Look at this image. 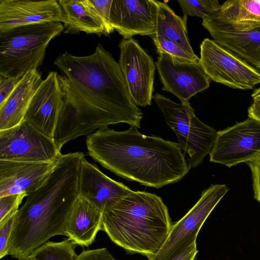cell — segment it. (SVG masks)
Returning a JSON list of instances; mask_svg holds the SVG:
<instances>
[{
    "instance_id": "obj_3",
    "label": "cell",
    "mask_w": 260,
    "mask_h": 260,
    "mask_svg": "<svg viewBox=\"0 0 260 260\" xmlns=\"http://www.w3.org/2000/svg\"><path fill=\"white\" fill-rule=\"evenodd\" d=\"M81 160L61 154L43 184L26 197L17 210L7 247V254L27 260L40 246L66 229L79 197Z\"/></svg>"
},
{
    "instance_id": "obj_20",
    "label": "cell",
    "mask_w": 260,
    "mask_h": 260,
    "mask_svg": "<svg viewBox=\"0 0 260 260\" xmlns=\"http://www.w3.org/2000/svg\"><path fill=\"white\" fill-rule=\"evenodd\" d=\"M43 80L37 70L26 73L12 92L0 105V131L21 123L30 101Z\"/></svg>"
},
{
    "instance_id": "obj_24",
    "label": "cell",
    "mask_w": 260,
    "mask_h": 260,
    "mask_svg": "<svg viewBox=\"0 0 260 260\" xmlns=\"http://www.w3.org/2000/svg\"><path fill=\"white\" fill-rule=\"evenodd\" d=\"M77 245L70 238L58 242L48 241L36 249L31 257L35 260H75Z\"/></svg>"
},
{
    "instance_id": "obj_25",
    "label": "cell",
    "mask_w": 260,
    "mask_h": 260,
    "mask_svg": "<svg viewBox=\"0 0 260 260\" xmlns=\"http://www.w3.org/2000/svg\"><path fill=\"white\" fill-rule=\"evenodd\" d=\"M184 16L203 19L218 12L221 5L217 0H177Z\"/></svg>"
},
{
    "instance_id": "obj_15",
    "label": "cell",
    "mask_w": 260,
    "mask_h": 260,
    "mask_svg": "<svg viewBox=\"0 0 260 260\" xmlns=\"http://www.w3.org/2000/svg\"><path fill=\"white\" fill-rule=\"evenodd\" d=\"M55 162L0 160V197L27 196L43 184Z\"/></svg>"
},
{
    "instance_id": "obj_27",
    "label": "cell",
    "mask_w": 260,
    "mask_h": 260,
    "mask_svg": "<svg viewBox=\"0 0 260 260\" xmlns=\"http://www.w3.org/2000/svg\"><path fill=\"white\" fill-rule=\"evenodd\" d=\"M17 211L12 212L0 221V258L7 254V247Z\"/></svg>"
},
{
    "instance_id": "obj_9",
    "label": "cell",
    "mask_w": 260,
    "mask_h": 260,
    "mask_svg": "<svg viewBox=\"0 0 260 260\" xmlns=\"http://www.w3.org/2000/svg\"><path fill=\"white\" fill-rule=\"evenodd\" d=\"M61 154L53 139L24 121L0 131V160L55 162Z\"/></svg>"
},
{
    "instance_id": "obj_13",
    "label": "cell",
    "mask_w": 260,
    "mask_h": 260,
    "mask_svg": "<svg viewBox=\"0 0 260 260\" xmlns=\"http://www.w3.org/2000/svg\"><path fill=\"white\" fill-rule=\"evenodd\" d=\"M156 10L155 0H113L110 23L124 39L151 36L156 32Z\"/></svg>"
},
{
    "instance_id": "obj_7",
    "label": "cell",
    "mask_w": 260,
    "mask_h": 260,
    "mask_svg": "<svg viewBox=\"0 0 260 260\" xmlns=\"http://www.w3.org/2000/svg\"><path fill=\"white\" fill-rule=\"evenodd\" d=\"M200 63L210 80L230 88L251 89L260 73L232 51L208 38L200 45Z\"/></svg>"
},
{
    "instance_id": "obj_10",
    "label": "cell",
    "mask_w": 260,
    "mask_h": 260,
    "mask_svg": "<svg viewBox=\"0 0 260 260\" xmlns=\"http://www.w3.org/2000/svg\"><path fill=\"white\" fill-rule=\"evenodd\" d=\"M260 153V121L249 117L217 132L210 160L231 167L248 162Z\"/></svg>"
},
{
    "instance_id": "obj_33",
    "label": "cell",
    "mask_w": 260,
    "mask_h": 260,
    "mask_svg": "<svg viewBox=\"0 0 260 260\" xmlns=\"http://www.w3.org/2000/svg\"><path fill=\"white\" fill-rule=\"evenodd\" d=\"M198 252L196 241H194L168 260H194Z\"/></svg>"
},
{
    "instance_id": "obj_22",
    "label": "cell",
    "mask_w": 260,
    "mask_h": 260,
    "mask_svg": "<svg viewBox=\"0 0 260 260\" xmlns=\"http://www.w3.org/2000/svg\"><path fill=\"white\" fill-rule=\"evenodd\" d=\"M215 18L238 31L260 27V0H230L224 2Z\"/></svg>"
},
{
    "instance_id": "obj_4",
    "label": "cell",
    "mask_w": 260,
    "mask_h": 260,
    "mask_svg": "<svg viewBox=\"0 0 260 260\" xmlns=\"http://www.w3.org/2000/svg\"><path fill=\"white\" fill-rule=\"evenodd\" d=\"M172 225L160 197L132 190L103 210L101 230L127 252L148 257L159 252Z\"/></svg>"
},
{
    "instance_id": "obj_28",
    "label": "cell",
    "mask_w": 260,
    "mask_h": 260,
    "mask_svg": "<svg viewBox=\"0 0 260 260\" xmlns=\"http://www.w3.org/2000/svg\"><path fill=\"white\" fill-rule=\"evenodd\" d=\"M25 194H16L0 197V221L12 212L18 210Z\"/></svg>"
},
{
    "instance_id": "obj_35",
    "label": "cell",
    "mask_w": 260,
    "mask_h": 260,
    "mask_svg": "<svg viewBox=\"0 0 260 260\" xmlns=\"http://www.w3.org/2000/svg\"><path fill=\"white\" fill-rule=\"evenodd\" d=\"M251 96L253 102L260 105V87L256 88L253 91Z\"/></svg>"
},
{
    "instance_id": "obj_11",
    "label": "cell",
    "mask_w": 260,
    "mask_h": 260,
    "mask_svg": "<svg viewBox=\"0 0 260 260\" xmlns=\"http://www.w3.org/2000/svg\"><path fill=\"white\" fill-rule=\"evenodd\" d=\"M119 64L134 102L138 106L151 104L155 63L134 38L121 39Z\"/></svg>"
},
{
    "instance_id": "obj_12",
    "label": "cell",
    "mask_w": 260,
    "mask_h": 260,
    "mask_svg": "<svg viewBox=\"0 0 260 260\" xmlns=\"http://www.w3.org/2000/svg\"><path fill=\"white\" fill-rule=\"evenodd\" d=\"M155 65L162 90L175 95L181 103H188L192 96L210 86L211 80L200 61H182L160 53Z\"/></svg>"
},
{
    "instance_id": "obj_17",
    "label": "cell",
    "mask_w": 260,
    "mask_h": 260,
    "mask_svg": "<svg viewBox=\"0 0 260 260\" xmlns=\"http://www.w3.org/2000/svg\"><path fill=\"white\" fill-rule=\"evenodd\" d=\"M132 190L124 184L105 175L85 157L82 159L79 178V197L102 212Z\"/></svg>"
},
{
    "instance_id": "obj_2",
    "label": "cell",
    "mask_w": 260,
    "mask_h": 260,
    "mask_svg": "<svg viewBox=\"0 0 260 260\" xmlns=\"http://www.w3.org/2000/svg\"><path fill=\"white\" fill-rule=\"evenodd\" d=\"M88 153L118 176L159 188L182 179L190 170L177 143L141 134L136 126L96 130L86 140Z\"/></svg>"
},
{
    "instance_id": "obj_30",
    "label": "cell",
    "mask_w": 260,
    "mask_h": 260,
    "mask_svg": "<svg viewBox=\"0 0 260 260\" xmlns=\"http://www.w3.org/2000/svg\"><path fill=\"white\" fill-rule=\"evenodd\" d=\"M21 78L6 77L0 75V105L8 99Z\"/></svg>"
},
{
    "instance_id": "obj_31",
    "label": "cell",
    "mask_w": 260,
    "mask_h": 260,
    "mask_svg": "<svg viewBox=\"0 0 260 260\" xmlns=\"http://www.w3.org/2000/svg\"><path fill=\"white\" fill-rule=\"evenodd\" d=\"M247 164L252 175L254 197L260 204V153Z\"/></svg>"
},
{
    "instance_id": "obj_5",
    "label": "cell",
    "mask_w": 260,
    "mask_h": 260,
    "mask_svg": "<svg viewBox=\"0 0 260 260\" xmlns=\"http://www.w3.org/2000/svg\"><path fill=\"white\" fill-rule=\"evenodd\" d=\"M64 30L61 22L21 26L0 33V75L22 77L42 64L47 46Z\"/></svg>"
},
{
    "instance_id": "obj_16",
    "label": "cell",
    "mask_w": 260,
    "mask_h": 260,
    "mask_svg": "<svg viewBox=\"0 0 260 260\" xmlns=\"http://www.w3.org/2000/svg\"><path fill=\"white\" fill-rule=\"evenodd\" d=\"M56 0H0V33L14 28L46 22H61Z\"/></svg>"
},
{
    "instance_id": "obj_14",
    "label": "cell",
    "mask_w": 260,
    "mask_h": 260,
    "mask_svg": "<svg viewBox=\"0 0 260 260\" xmlns=\"http://www.w3.org/2000/svg\"><path fill=\"white\" fill-rule=\"evenodd\" d=\"M58 76L56 72L49 73L34 95L23 120L52 139L62 103Z\"/></svg>"
},
{
    "instance_id": "obj_21",
    "label": "cell",
    "mask_w": 260,
    "mask_h": 260,
    "mask_svg": "<svg viewBox=\"0 0 260 260\" xmlns=\"http://www.w3.org/2000/svg\"><path fill=\"white\" fill-rule=\"evenodd\" d=\"M102 212L78 197L70 215L65 236L77 245L88 247L101 230Z\"/></svg>"
},
{
    "instance_id": "obj_26",
    "label": "cell",
    "mask_w": 260,
    "mask_h": 260,
    "mask_svg": "<svg viewBox=\"0 0 260 260\" xmlns=\"http://www.w3.org/2000/svg\"><path fill=\"white\" fill-rule=\"evenodd\" d=\"M151 37L158 54L165 53L182 61H200V58L197 55L190 54L172 42L155 35Z\"/></svg>"
},
{
    "instance_id": "obj_8",
    "label": "cell",
    "mask_w": 260,
    "mask_h": 260,
    "mask_svg": "<svg viewBox=\"0 0 260 260\" xmlns=\"http://www.w3.org/2000/svg\"><path fill=\"white\" fill-rule=\"evenodd\" d=\"M224 184H213L204 190L200 199L179 221L172 225L165 243L148 260H168L196 241L204 222L220 200L228 192Z\"/></svg>"
},
{
    "instance_id": "obj_32",
    "label": "cell",
    "mask_w": 260,
    "mask_h": 260,
    "mask_svg": "<svg viewBox=\"0 0 260 260\" xmlns=\"http://www.w3.org/2000/svg\"><path fill=\"white\" fill-rule=\"evenodd\" d=\"M113 0H90L98 13L105 22L111 26L110 23V14Z\"/></svg>"
},
{
    "instance_id": "obj_1",
    "label": "cell",
    "mask_w": 260,
    "mask_h": 260,
    "mask_svg": "<svg viewBox=\"0 0 260 260\" xmlns=\"http://www.w3.org/2000/svg\"><path fill=\"white\" fill-rule=\"evenodd\" d=\"M54 64L62 103L53 140L58 149L76 138L109 125L125 123L140 127L143 113L132 100L121 68L100 44L90 55L67 52Z\"/></svg>"
},
{
    "instance_id": "obj_19",
    "label": "cell",
    "mask_w": 260,
    "mask_h": 260,
    "mask_svg": "<svg viewBox=\"0 0 260 260\" xmlns=\"http://www.w3.org/2000/svg\"><path fill=\"white\" fill-rule=\"evenodd\" d=\"M61 11L64 33L83 31L87 34L108 36L114 28L98 13L90 0L57 1Z\"/></svg>"
},
{
    "instance_id": "obj_29",
    "label": "cell",
    "mask_w": 260,
    "mask_h": 260,
    "mask_svg": "<svg viewBox=\"0 0 260 260\" xmlns=\"http://www.w3.org/2000/svg\"><path fill=\"white\" fill-rule=\"evenodd\" d=\"M75 260H116L106 248L83 250Z\"/></svg>"
},
{
    "instance_id": "obj_18",
    "label": "cell",
    "mask_w": 260,
    "mask_h": 260,
    "mask_svg": "<svg viewBox=\"0 0 260 260\" xmlns=\"http://www.w3.org/2000/svg\"><path fill=\"white\" fill-rule=\"evenodd\" d=\"M202 25L214 41L260 70V27L238 31L212 15L203 19Z\"/></svg>"
},
{
    "instance_id": "obj_6",
    "label": "cell",
    "mask_w": 260,
    "mask_h": 260,
    "mask_svg": "<svg viewBox=\"0 0 260 260\" xmlns=\"http://www.w3.org/2000/svg\"><path fill=\"white\" fill-rule=\"evenodd\" d=\"M152 99L176 134L179 148L188 155L189 168L198 166L212 151L217 132L196 117L189 102L176 103L158 93Z\"/></svg>"
},
{
    "instance_id": "obj_36",
    "label": "cell",
    "mask_w": 260,
    "mask_h": 260,
    "mask_svg": "<svg viewBox=\"0 0 260 260\" xmlns=\"http://www.w3.org/2000/svg\"><path fill=\"white\" fill-rule=\"evenodd\" d=\"M27 260H35L34 258L32 257H30L29 258H28Z\"/></svg>"
},
{
    "instance_id": "obj_23",
    "label": "cell",
    "mask_w": 260,
    "mask_h": 260,
    "mask_svg": "<svg viewBox=\"0 0 260 260\" xmlns=\"http://www.w3.org/2000/svg\"><path fill=\"white\" fill-rule=\"evenodd\" d=\"M155 1L157 10L154 35L173 42L190 54L196 55L188 37L187 16L182 18L166 3Z\"/></svg>"
},
{
    "instance_id": "obj_34",
    "label": "cell",
    "mask_w": 260,
    "mask_h": 260,
    "mask_svg": "<svg viewBox=\"0 0 260 260\" xmlns=\"http://www.w3.org/2000/svg\"><path fill=\"white\" fill-rule=\"evenodd\" d=\"M249 117L260 121V105L253 102L248 109Z\"/></svg>"
}]
</instances>
